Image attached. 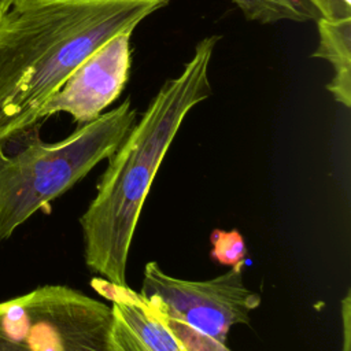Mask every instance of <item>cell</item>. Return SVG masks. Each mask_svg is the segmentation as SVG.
I'll return each instance as SVG.
<instances>
[{"instance_id":"1","label":"cell","mask_w":351,"mask_h":351,"mask_svg":"<svg viewBox=\"0 0 351 351\" xmlns=\"http://www.w3.org/2000/svg\"><path fill=\"white\" fill-rule=\"evenodd\" d=\"M169 0H11L0 11V143L40 126L43 106L103 44Z\"/></svg>"},{"instance_id":"2","label":"cell","mask_w":351,"mask_h":351,"mask_svg":"<svg viewBox=\"0 0 351 351\" xmlns=\"http://www.w3.org/2000/svg\"><path fill=\"white\" fill-rule=\"evenodd\" d=\"M218 36L195 47L182 71L163 84L141 119L108 158L96 196L80 218L86 267L126 287V265L149 188L186 114L211 95L208 67Z\"/></svg>"},{"instance_id":"3","label":"cell","mask_w":351,"mask_h":351,"mask_svg":"<svg viewBox=\"0 0 351 351\" xmlns=\"http://www.w3.org/2000/svg\"><path fill=\"white\" fill-rule=\"evenodd\" d=\"M130 99L80 125L56 143L40 138L32 128L12 141L19 148L0 154V240L63 195L97 163L108 159L136 122Z\"/></svg>"},{"instance_id":"4","label":"cell","mask_w":351,"mask_h":351,"mask_svg":"<svg viewBox=\"0 0 351 351\" xmlns=\"http://www.w3.org/2000/svg\"><path fill=\"white\" fill-rule=\"evenodd\" d=\"M140 295L163 315L225 343L232 326L248 324L261 295L244 284L243 265L210 280H182L165 273L156 262L143 271Z\"/></svg>"},{"instance_id":"5","label":"cell","mask_w":351,"mask_h":351,"mask_svg":"<svg viewBox=\"0 0 351 351\" xmlns=\"http://www.w3.org/2000/svg\"><path fill=\"white\" fill-rule=\"evenodd\" d=\"M132 33L117 34L96 49L43 106L40 122L66 112L82 125L97 118L117 100L129 78Z\"/></svg>"},{"instance_id":"6","label":"cell","mask_w":351,"mask_h":351,"mask_svg":"<svg viewBox=\"0 0 351 351\" xmlns=\"http://www.w3.org/2000/svg\"><path fill=\"white\" fill-rule=\"evenodd\" d=\"M92 287L111 300L107 351H186L163 315L140 293L93 278Z\"/></svg>"},{"instance_id":"7","label":"cell","mask_w":351,"mask_h":351,"mask_svg":"<svg viewBox=\"0 0 351 351\" xmlns=\"http://www.w3.org/2000/svg\"><path fill=\"white\" fill-rule=\"evenodd\" d=\"M318 47L313 58L328 60L335 70L326 89L335 100L351 106V18H317Z\"/></svg>"},{"instance_id":"8","label":"cell","mask_w":351,"mask_h":351,"mask_svg":"<svg viewBox=\"0 0 351 351\" xmlns=\"http://www.w3.org/2000/svg\"><path fill=\"white\" fill-rule=\"evenodd\" d=\"M250 21L271 23L278 21L304 22L317 19L318 12L308 0H233Z\"/></svg>"},{"instance_id":"9","label":"cell","mask_w":351,"mask_h":351,"mask_svg":"<svg viewBox=\"0 0 351 351\" xmlns=\"http://www.w3.org/2000/svg\"><path fill=\"white\" fill-rule=\"evenodd\" d=\"M211 258L222 265L237 266L245 259V244L243 236L237 230H214L211 233Z\"/></svg>"},{"instance_id":"10","label":"cell","mask_w":351,"mask_h":351,"mask_svg":"<svg viewBox=\"0 0 351 351\" xmlns=\"http://www.w3.org/2000/svg\"><path fill=\"white\" fill-rule=\"evenodd\" d=\"M163 318L170 330L174 333V336L180 340V343L184 346L186 351H232L225 343L207 337L177 319L169 318L166 315H163Z\"/></svg>"},{"instance_id":"11","label":"cell","mask_w":351,"mask_h":351,"mask_svg":"<svg viewBox=\"0 0 351 351\" xmlns=\"http://www.w3.org/2000/svg\"><path fill=\"white\" fill-rule=\"evenodd\" d=\"M341 350L351 351V291L348 289L341 300Z\"/></svg>"},{"instance_id":"12","label":"cell","mask_w":351,"mask_h":351,"mask_svg":"<svg viewBox=\"0 0 351 351\" xmlns=\"http://www.w3.org/2000/svg\"><path fill=\"white\" fill-rule=\"evenodd\" d=\"M10 1H11V0H0V11H1L3 8H5Z\"/></svg>"},{"instance_id":"13","label":"cell","mask_w":351,"mask_h":351,"mask_svg":"<svg viewBox=\"0 0 351 351\" xmlns=\"http://www.w3.org/2000/svg\"><path fill=\"white\" fill-rule=\"evenodd\" d=\"M5 148H7V145H5V144H3V143H0V154H1Z\"/></svg>"}]
</instances>
